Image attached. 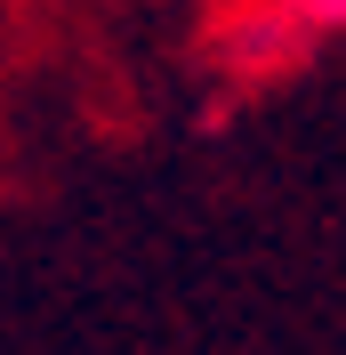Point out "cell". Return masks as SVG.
Wrapping results in <instances>:
<instances>
[{
  "label": "cell",
  "mask_w": 346,
  "mask_h": 355,
  "mask_svg": "<svg viewBox=\"0 0 346 355\" xmlns=\"http://www.w3.org/2000/svg\"><path fill=\"white\" fill-rule=\"evenodd\" d=\"M282 17L306 33V49L322 41H346V0H282Z\"/></svg>",
  "instance_id": "7a4b0ae2"
},
{
  "label": "cell",
  "mask_w": 346,
  "mask_h": 355,
  "mask_svg": "<svg viewBox=\"0 0 346 355\" xmlns=\"http://www.w3.org/2000/svg\"><path fill=\"white\" fill-rule=\"evenodd\" d=\"M210 49L234 81H274V73H290L306 57V33L282 17V0H217Z\"/></svg>",
  "instance_id": "6da1fadb"
},
{
  "label": "cell",
  "mask_w": 346,
  "mask_h": 355,
  "mask_svg": "<svg viewBox=\"0 0 346 355\" xmlns=\"http://www.w3.org/2000/svg\"><path fill=\"white\" fill-rule=\"evenodd\" d=\"M210 8H217V0H210Z\"/></svg>",
  "instance_id": "3957f363"
}]
</instances>
